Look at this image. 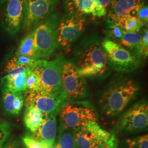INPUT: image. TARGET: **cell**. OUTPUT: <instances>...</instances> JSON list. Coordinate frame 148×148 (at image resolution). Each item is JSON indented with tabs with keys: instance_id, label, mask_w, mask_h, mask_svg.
Segmentation results:
<instances>
[{
	"instance_id": "18",
	"label": "cell",
	"mask_w": 148,
	"mask_h": 148,
	"mask_svg": "<svg viewBox=\"0 0 148 148\" xmlns=\"http://www.w3.org/2000/svg\"><path fill=\"white\" fill-rule=\"evenodd\" d=\"M30 71L18 74L11 79L2 81L4 87L3 90H9L12 92H23L25 90H27V76Z\"/></svg>"
},
{
	"instance_id": "10",
	"label": "cell",
	"mask_w": 148,
	"mask_h": 148,
	"mask_svg": "<svg viewBox=\"0 0 148 148\" xmlns=\"http://www.w3.org/2000/svg\"><path fill=\"white\" fill-rule=\"evenodd\" d=\"M58 0H24L23 28L30 30L51 15Z\"/></svg>"
},
{
	"instance_id": "23",
	"label": "cell",
	"mask_w": 148,
	"mask_h": 148,
	"mask_svg": "<svg viewBox=\"0 0 148 148\" xmlns=\"http://www.w3.org/2000/svg\"><path fill=\"white\" fill-rule=\"evenodd\" d=\"M125 32L123 28L116 23L106 21L105 33L108 39L119 43Z\"/></svg>"
},
{
	"instance_id": "11",
	"label": "cell",
	"mask_w": 148,
	"mask_h": 148,
	"mask_svg": "<svg viewBox=\"0 0 148 148\" xmlns=\"http://www.w3.org/2000/svg\"><path fill=\"white\" fill-rule=\"evenodd\" d=\"M23 96L26 107H35L48 115H57L66 101L60 96L48 95L40 90H26Z\"/></svg>"
},
{
	"instance_id": "21",
	"label": "cell",
	"mask_w": 148,
	"mask_h": 148,
	"mask_svg": "<svg viewBox=\"0 0 148 148\" xmlns=\"http://www.w3.org/2000/svg\"><path fill=\"white\" fill-rule=\"evenodd\" d=\"M55 148H76L73 131L64 130L59 131Z\"/></svg>"
},
{
	"instance_id": "20",
	"label": "cell",
	"mask_w": 148,
	"mask_h": 148,
	"mask_svg": "<svg viewBox=\"0 0 148 148\" xmlns=\"http://www.w3.org/2000/svg\"><path fill=\"white\" fill-rule=\"evenodd\" d=\"M16 56H27L35 59L34 48V35L32 32L27 34L20 43L16 52Z\"/></svg>"
},
{
	"instance_id": "30",
	"label": "cell",
	"mask_w": 148,
	"mask_h": 148,
	"mask_svg": "<svg viewBox=\"0 0 148 148\" xmlns=\"http://www.w3.org/2000/svg\"><path fill=\"white\" fill-rule=\"evenodd\" d=\"M136 12L138 18L143 21L145 27H148V7L145 2H144L138 7Z\"/></svg>"
},
{
	"instance_id": "6",
	"label": "cell",
	"mask_w": 148,
	"mask_h": 148,
	"mask_svg": "<svg viewBox=\"0 0 148 148\" xmlns=\"http://www.w3.org/2000/svg\"><path fill=\"white\" fill-rule=\"evenodd\" d=\"M101 45L107 54L110 68L128 73L139 68L144 60L136 52L124 47L119 43L106 38Z\"/></svg>"
},
{
	"instance_id": "4",
	"label": "cell",
	"mask_w": 148,
	"mask_h": 148,
	"mask_svg": "<svg viewBox=\"0 0 148 148\" xmlns=\"http://www.w3.org/2000/svg\"><path fill=\"white\" fill-rule=\"evenodd\" d=\"M59 131L71 130L82 127L91 121H97L95 109L87 101H66L60 110Z\"/></svg>"
},
{
	"instance_id": "29",
	"label": "cell",
	"mask_w": 148,
	"mask_h": 148,
	"mask_svg": "<svg viewBox=\"0 0 148 148\" xmlns=\"http://www.w3.org/2000/svg\"><path fill=\"white\" fill-rule=\"evenodd\" d=\"M40 79L36 74L31 71L27 76L26 80L27 90H38Z\"/></svg>"
},
{
	"instance_id": "25",
	"label": "cell",
	"mask_w": 148,
	"mask_h": 148,
	"mask_svg": "<svg viewBox=\"0 0 148 148\" xmlns=\"http://www.w3.org/2000/svg\"><path fill=\"white\" fill-rule=\"evenodd\" d=\"M17 92H12L7 90H3L2 101L3 107L7 112L14 115V101Z\"/></svg>"
},
{
	"instance_id": "17",
	"label": "cell",
	"mask_w": 148,
	"mask_h": 148,
	"mask_svg": "<svg viewBox=\"0 0 148 148\" xmlns=\"http://www.w3.org/2000/svg\"><path fill=\"white\" fill-rule=\"evenodd\" d=\"M63 5L68 14L85 16L91 14L93 0H64Z\"/></svg>"
},
{
	"instance_id": "31",
	"label": "cell",
	"mask_w": 148,
	"mask_h": 148,
	"mask_svg": "<svg viewBox=\"0 0 148 148\" xmlns=\"http://www.w3.org/2000/svg\"><path fill=\"white\" fill-rule=\"evenodd\" d=\"M24 104V100L23 92H18L16 93V95L13 105L14 115H18L20 114Z\"/></svg>"
},
{
	"instance_id": "37",
	"label": "cell",
	"mask_w": 148,
	"mask_h": 148,
	"mask_svg": "<svg viewBox=\"0 0 148 148\" xmlns=\"http://www.w3.org/2000/svg\"><path fill=\"white\" fill-rule=\"evenodd\" d=\"M3 148H18V145L15 142H11L7 143Z\"/></svg>"
},
{
	"instance_id": "36",
	"label": "cell",
	"mask_w": 148,
	"mask_h": 148,
	"mask_svg": "<svg viewBox=\"0 0 148 148\" xmlns=\"http://www.w3.org/2000/svg\"><path fill=\"white\" fill-rule=\"evenodd\" d=\"M96 1H98L101 5L106 9V11H108L113 0H96Z\"/></svg>"
},
{
	"instance_id": "22",
	"label": "cell",
	"mask_w": 148,
	"mask_h": 148,
	"mask_svg": "<svg viewBox=\"0 0 148 148\" xmlns=\"http://www.w3.org/2000/svg\"><path fill=\"white\" fill-rule=\"evenodd\" d=\"M145 27L143 21L137 16H127L123 21V28L125 32H137Z\"/></svg>"
},
{
	"instance_id": "1",
	"label": "cell",
	"mask_w": 148,
	"mask_h": 148,
	"mask_svg": "<svg viewBox=\"0 0 148 148\" xmlns=\"http://www.w3.org/2000/svg\"><path fill=\"white\" fill-rule=\"evenodd\" d=\"M75 58L77 72L85 78L103 77L111 69L107 54L95 36L86 37L77 45Z\"/></svg>"
},
{
	"instance_id": "26",
	"label": "cell",
	"mask_w": 148,
	"mask_h": 148,
	"mask_svg": "<svg viewBox=\"0 0 148 148\" xmlns=\"http://www.w3.org/2000/svg\"><path fill=\"white\" fill-rule=\"evenodd\" d=\"M126 142L128 148H148V134L127 139Z\"/></svg>"
},
{
	"instance_id": "35",
	"label": "cell",
	"mask_w": 148,
	"mask_h": 148,
	"mask_svg": "<svg viewBox=\"0 0 148 148\" xmlns=\"http://www.w3.org/2000/svg\"><path fill=\"white\" fill-rule=\"evenodd\" d=\"M23 143L27 148H43V145L39 143L33 138L26 136L23 138Z\"/></svg>"
},
{
	"instance_id": "38",
	"label": "cell",
	"mask_w": 148,
	"mask_h": 148,
	"mask_svg": "<svg viewBox=\"0 0 148 148\" xmlns=\"http://www.w3.org/2000/svg\"><path fill=\"white\" fill-rule=\"evenodd\" d=\"M43 148H55V147H54V145H53V146H51V147H48V146H47V145H43Z\"/></svg>"
},
{
	"instance_id": "7",
	"label": "cell",
	"mask_w": 148,
	"mask_h": 148,
	"mask_svg": "<svg viewBox=\"0 0 148 148\" xmlns=\"http://www.w3.org/2000/svg\"><path fill=\"white\" fill-rule=\"evenodd\" d=\"M87 95L85 77L80 76L74 63L65 60L62 73V96L66 101L84 98Z\"/></svg>"
},
{
	"instance_id": "28",
	"label": "cell",
	"mask_w": 148,
	"mask_h": 148,
	"mask_svg": "<svg viewBox=\"0 0 148 148\" xmlns=\"http://www.w3.org/2000/svg\"><path fill=\"white\" fill-rule=\"evenodd\" d=\"M139 55L144 60L147 58L148 54V31L147 27H144L142 29V39L138 50Z\"/></svg>"
},
{
	"instance_id": "5",
	"label": "cell",
	"mask_w": 148,
	"mask_h": 148,
	"mask_svg": "<svg viewBox=\"0 0 148 148\" xmlns=\"http://www.w3.org/2000/svg\"><path fill=\"white\" fill-rule=\"evenodd\" d=\"M65 60L62 54L50 61L45 59L37 60L32 71L36 74L40 79L38 90L48 95L62 97V73Z\"/></svg>"
},
{
	"instance_id": "24",
	"label": "cell",
	"mask_w": 148,
	"mask_h": 148,
	"mask_svg": "<svg viewBox=\"0 0 148 148\" xmlns=\"http://www.w3.org/2000/svg\"><path fill=\"white\" fill-rule=\"evenodd\" d=\"M30 71L27 68L16 65L14 62L13 59L10 60L6 64L5 73V75L2 78V81L11 79L18 74Z\"/></svg>"
},
{
	"instance_id": "2",
	"label": "cell",
	"mask_w": 148,
	"mask_h": 148,
	"mask_svg": "<svg viewBox=\"0 0 148 148\" xmlns=\"http://www.w3.org/2000/svg\"><path fill=\"white\" fill-rule=\"evenodd\" d=\"M139 90V86L133 79H124L113 83L101 97L102 110L108 116H116L136 97Z\"/></svg>"
},
{
	"instance_id": "13",
	"label": "cell",
	"mask_w": 148,
	"mask_h": 148,
	"mask_svg": "<svg viewBox=\"0 0 148 148\" xmlns=\"http://www.w3.org/2000/svg\"><path fill=\"white\" fill-rule=\"evenodd\" d=\"M24 17V0H9L2 12L1 21L5 31L14 36L19 32Z\"/></svg>"
},
{
	"instance_id": "19",
	"label": "cell",
	"mask_w": 148,
	"mask_h": 148,
	"mask_svg": "<svg viewBox=\"0 0 148 148\" xmlns=\"http://www.w3.org/2000/svg\"><path fill=\"white\" fill-rule=\"evenodd\" d=\"M142 30L137 32H125L119 43L124 47L138 53V50L142 42Z\"/></svg>"
},
{
	"instance_id": "27",
	"label": "cell",
	"mask_w": 148,
	"mask_h": 148,
	"mask_svg": "<svg viewBox=\"0 0 148 148\" xmlns=\"http://www.w3.org/2000/svg\"><path fill=\"white\" fill-rule=\"evenodd\" d=\"M12 59L16 65L25 67L30 71L34 68L37 62L35 59L24 56H15Z\"/></svg>"
},
{
	"instance_id": "34",
	"label": "cell",
	"mask_w": 148,
	"mask_h": 148,
	"mask_svg": "<svg viewBox=\"0 0 148 148\" xmlns=\"http://www.w3.org/2000/svg\"><path fill=\"white\" fill-rule=\"evenodd\" d=\"M10 133V126L7 123H0V148H3V143Z\"/></svg>"
},
{
	"instance_id": "3",
	"label": "cell",
	"mask_w": 148,
	"mask_h": 148,
	"mask_svg": "<svg viewBox=\"0 0 148 148\" xmlns=\"http://www.w3.org/2000/svg\"><path fill=\"white\" fill-rule=\"evenodd\" d=\"M60 18L53 13L34 28V48L36 60L49 58L58 47L57 28Z\"/></svg>"
},
{
	"instance_id": "12",
	"label": "cell",
	"mask_w": 148,
	"mask_h": 148,
	"mask_svg": "<svg viewBox=\"0 0 148 148\" xmlns=\"http://www.w3.org/2000/svg\"><path fill=\"white\" fill-rule=\"evenodd\" d=\"M76 148H92L108 141L111 133L102 129L97 121H91L73 131Z\"/></svg>"
},
{
	"instance_id": "33",
	"label": "cell",
	"mask_w": 148,
	"mask_h": 148,
	"mask_svg": "<svg viewBox=\"0 0 148 148\" xmlns=\"http://www.w3.org/2000/svg\"><path fill=\"white\" fill-rule=\"evenodd\" d=\"M119 141L114 134H111L110 139L104 143H101L95 145L92 148H117L118 147Z\"/></svg>"
},
{
	"instance_id": "15",
	"label": "cell",
	"mask_w": 148,
	"mask_h": 148,
	"mask_svg": "<svg viewBox=\"0 0 148 148\" xmlns=\"http://www.w3.org/2000/svg\"><path fill=\"white\" fill-rule=\"evenodd\" d=\"M57 121L56 115H47L42 125L33 133L32 137L39 143L48 147L55 144L57 134Z\"/></svg>"
},
{
	"instance_id": "8",
	"label": "cell",
	"mask_w": 148,
	"mask_h": 148,
	"mask_svg": "<svg viewBox=\"0 0 148 148\" xmlns=\"http://www.w3.org/2000/svg\"><path fill=\"white\" fill-rule=\"evenodd\" d=\"M85 16L66 14L60 19L57 28L58 46L68 49L85 30Z\"/></svg>"
},
{
	"instance_id": "14",
	"label": "cell",
	"mask_w": 148,
	"mask_h": 148,
	"mask_svg": "<svg viewBox=\"0 0 148 148\" xmlns=\"http://www.w3.org/2000/svg\"><path fill=\"white\" fill-rule=\"evenodd\" d=\"M144 2V0H113L107 11L106 21L116 23L123 27L125 18L128 16H137L136 10Z\"/></svg>"
},
{
	"instance_id": "32",
	"label": "cell",
	"mask_w": 148,
	"mask_h": 148,
	"mask_svg": "<svg viewBox=\"0 0 148 148\" xmlns=\"http://www.w3.org/2000/svg\"><path fill=\"white\" fill-rule=\"evenodd\" d=\"M91 14L95 16L101 17L106 15L107 11L101 5L98 1L96 0H93V6Z\"/></svg>"
},
{
	"instance_id": "9",
	"label": "cell",
	"mask_w": 148,
	"mask_h": 148,
	"mask_svg": "<svg viewBox=\"0 0 148 148\" xmlns=\"http://www.w3.org/2000/svg\"><path fill=\"white\" fill-rule=\"evenodd\" d=\"M148 104L147 101L135 103L126 111L119 122V127L126 132H137L147 130Z\"/></svg>"
},
{
	"instance_id": "16",
	"label": "cell",
	"mask_w": 148,
	"mask_h": 148,
	"mask_svg": "<svg viewBox=\"0 0 148 148\" xmlns=\"http://www.w3.org/2000/svg\"><path fill=\"white\" fill-rule=\"evenodd\" d=\"M48 115L33 106L26 107L24 122L27 128L34 133L42 125Z\"/></svg>"
},
{
	"instance_id": "39",
	"label": "cell",
	"mask_w": 148,
	"mask_h": 148,
	"mask_svg": "<svg viewBox=\"0 0 148 148\" xmlns=\"http://www.w3.org/2000/svg\"><path fill=\"white\" fill-rule=\"evenodd\" d=\"M9 1V0H1V3H3L5 1Z\"/></svg>"
}]
</instances>
